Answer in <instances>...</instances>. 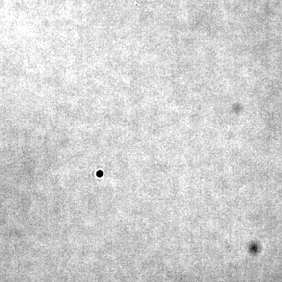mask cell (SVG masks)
Wrapping results in <instances>:
<instances>
[{
	"mask_svg": "<svg viewBox=\"0 0 282 282\" xmlns=\"http://www.w3.org/2000/svg\"><path fill=\"white\" fill-rule=\"evenodd\" d=\"M98 173H98V175L99 176V177H101V176L102 175V172L100 171V172H98Z\"/></svg>",
	"mask_w": 282,
	"mask_h": 282,
	"instance_id": "cell-1",
	"label": "cell"
}]
</instances>
